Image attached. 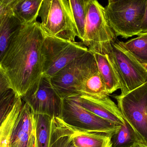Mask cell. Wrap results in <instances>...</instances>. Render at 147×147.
Returning <instances> with one entry per match:
<instances>
[{
	"label": "cell",
	"mask_w": 147,
	"mask_h": 147,
	"mask_svg": "<svg viewBox=\"0 0 147 147\" xmlns=\"http://www.w3.org/2000/svg\"><path fill=\"white\" fill-rule=\"evenodd\" d=\"M77 90L79 94L95 98L104 99L109 95L92 52L79 76Z\"/></svg>",
	"instance_id": "obj_11"
},
{
	"label": "cell",
	"mask_w": 147,
	"mask_h": 147,
	"mask_svg": "<svg viewBox=\"0 0 147 147\" xmlns=\"http://www.w3.org/2000/svg\"><path fill=\"white\" fill-rule=\"evenodd\" d=\"M141 30H142V33H147V0L145 13H144L142 26H141Z\"/></svg>",
	"instance_id": "obj_26"
},
{
	"label": "cell",
	"mask_w": 147,
	"mask_h": 147,
	"mask_svg": "<svg viewBox=\"0 0 147 147\" xmlns=\"http://www.w3.org/2000/svg\"><path fill=\"white\" fill-rule=\"evenodd\" d=\"M52 119L48 115L34 114L36 142L37 147H49Z\"/></svg>",
	"instance_id": "obj_19"
},
{
	"label": "cell",
	"mask_w": 147,
	"mask_h": 147,
	"mask_svg": "<svg viewBox=\"0 0 147 147\" xmlns=\"http://www.w3.org/2000/svg\"><path fill=\"white\" fill-rule=\"evenodd\" d=\"M35 142L34 114L24 101L11 134L9 147H34Z\"/></svg>",
	"instance_id": "obj_12"
},
{
	"label": "cell",
	"mask_w": 147,
	"mask_h": 147,
	"mask_svg": "<svg viewBox=\"0 0 147 147\" xmlns=\"http://www.w3.org/2000/svg\"><path fill=\"white\" fill-rule=\"evenodd\" d=\"M131 147H139V145H138V143H136L133 144V145Z\"/></svg>",
	"instance_id": "obj_28"
},
{
	"label": "cell",
	"mask_w": 147,
	"mask_h": 147,
	"mask_svg": "<svg viewBox=\"0 0 147 147\" xmlns=\"http://www.w3.org/2000/svg\"><path fill=\"white\" fill-rule=\"evenodd\" d=\"M114 98L125 121L135 132L138 143L147 145V82Z\"/></svg>",
	"instance_id": "obj_6"
},
{
	"label": "cell",
	"mask_w": 147,
	"mask_h": 147,
	"mask_svg": "<svg viewBox=\"0 0 147 147\" xmlns=\"http://www.w3.org/2000/svg\"><path fill=\"white\" fill-rule=\"evenodd\" d=\"M93 54L109 95L118 89H121L120 77L109 55Z\"/></svg>",
	"instance_id": "obj_14"
},
{
	"label": "cell",
	"mask_w": 147,
	"mask_h": 147,
	"mask_svg": "<svg viewBox=\"0 0 147 147\" xmlns=\"http://www.w3.org/2000/svg\"><path fill=\"white\" fill-rule=\"evenodd\" d=\"M43 0H18L14 7V16L22 25L37 22Z\"/></svg>",
	"instance_id": "obj_17"
},
{
	"label": "cell",
	"mask_w": 147,
	"mask_h": 147,
	"mask_svg": "<svg viewBox=\"0 0 147 147\" xmlns=\"http://www.w3.org/2000/svg\"><path fill=\"white\" fill-rule=\"evenodd\" d=\"M0 121H3L11 111L17 99L20 97L13 89L0 93Z\"/></svg>",
	"instance_id": "obj_24"
},
{
	"label": "cell",
	"mask_w": 147,
	"mask_h": 147,
	"mask_svg": "<svg viewBox=\"0 0 147 147\" xmlns=\"http://www.w3.org/2000/svg\"><path fill=\"white\" fill-rule=\"evenodd\" d=\"M139 147H147V144H144L138 143Z\"/></svg>",
	"instance_id": "obj_27"
},
{
	"label": "cell",
	"mask_w": 147,
	"mask_h": 147,
	"mask_svg": "<svg viewBox=\"0 0 147 147\" xmlns=\"http://www.w3.org/2000/svg\"><path fill=\"white\" fill-rule=\"evenodd\" d=\"M39 17L46 34L75 42L78 33L69 0H43Z\"/></svg>",
	"instance_id": "obj_4"
},
{
	"label": "cell",
	"mask_w": 147,
	"mask_h": 147,
	"mask_svg": "<svg viewBox=\"0 0 147 147\" xmlns=\"http://www.w3.org/2000/svg\"><path fill=\"white\" fill-rule=\"evenodd\" d=\"M121 80V95H125L147 82V67L125 48L123 42L112 44L109 54Z\"/></svg>",
	"instance_id": "obj_7"
},
{
	"label": "cell",
	"mask_w": 147,
	"mask_h": 147,
	"mask_svg": "<svg viewBox=\"0 0 147 147\" xmlns=\"http://www.w3.org/2000/svg\"><path fill=\"white\" fill-rule=\"evenodd\" d=\"M42 51L43 77L51 78L88 50L82 42L63 40L45 33Z\"/></svg>",
	"instance_id": "obj_5"
},
{
	"label": "cell",
	"mask_w": 147,
	"mask_h": 147,
	"mask_svg": "<svg viewBox=\"0 0 147 147\" xmlns=\"http://www.w3.org/2000/svg\"><path fill=\"white\" fill-rule=\"evenodd\" d=\"M34 147H37V146L36 143V142H35V146H34Z\"/></svg>",
	"instance_id": "obj_29"
},
{
	"label": "cell",
	"mask_w": 147,
	"mask_h": 147,
	"mask_svg": "<svg viewBox=\"0 0 147 147\" xmlns=\"http://www.w3.org/2000/svg\"><path fill=\"white\" fill-rule=\"evenodd\" d=\"M60 118L66 124L76 129L103 133L112 136L121 126L87 111L72 97L63 100Z\"/></svg>",
	"instance_id": "obj_8"
},
{
	"label": "cell",
	"mask_w": 147,
	"mask_h": 147,
	"mask_svg": "<svg viewBox=\"0 0 147 147\" xmlns=\"http://www.w3.org/2000/svg\"><path fill=\"white\" fill-rule=\"evenodd\" d=\"M78 33V38L82 42L86 20V0H69Z\"/></svg>",
	"instance_id": "obj_22"
},
{
	"label": "cell",
	"mask_w": 147,
	"mask_h": 147,
	"mask_svg": "<svg viewBox=\"0 0 147 147\" xmlns=\"http://www.w3.org/2000/svg\"><path fill=\"white\" fill-rule=\"evenodd\" d=\"M45 36L40 22L22 25L0 57V73L20 98L36 89L43 78L42 49Z\"/></svg>",
	"instance_id": "obj_1"
},
{
	"label": "cell",
	"mask_w": 147,
	"mask_h": 147,
	"mask_svg": "<svg viewBox=\"0 0 147 147\" xmlns=\"http://www.w3.org/2000/svg\"><path fill=\"white\" fill-rule=\"evenodd\" d=\"M147 0H109L107 18L117 37L128 38L142 33Z\"/></svg>",
	"instance_id": "obj_2"
},
{
	"label": "cell",
	"mask_w": 147,
	"mask_h": 147,
	"mask_svg": "<svg viewBox=\"0 0 147 147\" xmlns=\"http://www.w3.org/2000/svg\"><path fill=\"white\" fill-rule=\"evenodd\" d=\"M73 129L72 138L76 147H112V136Z\"/></svg>",
	"instance_id": "obj_16"
},
{
	"label": "cell",
	"mask_w": 147,
	"mask_h": 147,
	"mask_svg": "<svg viewBox=\"0 0 147 147\" xmlns=\"http://www.w3.org/2000/svg\"><path fill=\"white\" fill-rule=\"evenodd\" d=\"M111 142L112 147H131L139 143L134 131L126 122L112 136Z\"/></svg>",
	"instance_id": "obj_23"
},
{
	"label": "cell",
	"mask_w": 147,
	"mask_h": 147,
	"mask_svg": "<svg viewBox=\"0 0 147 147\" xmlns=\"http://www.w3.org/2000/svg\"><path fill=\"white\" fill-rule=\"evenodd\" d=\"M137 36L125 42H123V45L139 62L147 67V32Z\"/></svg>",
	"instance_id": "obj_21"
},
{
	"label": "cell",
	"mask_w": 147,
	"mask_h": 147,
	"mask_svg": "<svg viewBox=\"0 0 147 147\" xmlns=\"http://www.w3.org/2000/svg\"><path fill=\"white\" fill-rule=\"evenodd\" d=\"M92 53L88 50L50 78L52 86L63 100L79 94L78 79Z\"/></svg>",
	"instance_id": "obj_10"
},
{
	"label": "cell",
	"mask_w": 147,
	"mask_h": 147,
	"mask_svg": "<svg viewBox=\"0 0 147 147\" xmlns=\"http://www.w3.org/2000/svg\"><path fill=\"white\" fill-rule=\"evenodd\" d=\"M86 20L82 42L93 53L109 55L117 37L107 18L105 7L96 0H86Z\"/></svg>",
	"instance_id": "obj_3"
},
{
	"label": "cell",
	"mask_w": 147,
	"mask_h": 147,
	"mask_svg": "<svg viewBox=\"0 0 147 147\" xmlns=\"http://www.w3.org/2000/svg\"><path fill=\"white\" fill-rule=\"evenodd\" d=\"M21 25L20 21L14 16L0 19V57L3 55L13 36Z\"/></svg>",
	"instance_id": "obj_20"
},
{
	"label": "cell",
	"mask_w": 147,
	"mask_h": 147,
	"mask_svg": "<svg viewBox=\"0 0 147 147\" xmlns=\"http://www.w3.org/2000/svg\"><path fill=\"white\" fill-rule=\"evenodd\" d=\"M72 97L83 108L101 118L118 125L125 123L117 105L109 96L104 99L95 98L82 94Z\"/></svg>",
	"instance_id": "obj_13"
},
{
	"label": "cell",
	"mask_w": 147,
	"mask_h": 147,
	"mask_svg": "<svg viewBox=\"0 0 147 147\" xmlns=\"http://www.w3.org/2000/svg\"><path fill=\"white\" fill-rule=\"evenodd\" d=\"M24 101L19 97L13 107L6 117L1 122L0 147H9L12 131L19 115Z\"/></svg>",
	"instance_id": "obj_18"
},
{
	"label": "cell",
	"mask_w": 147,
	"mask_h": 147,
	"mask_svg": "<svg viewBox=\"0 0 147 147\" xmlns=\"http://www.w3.org/2000/svg\"><path fill=\"white\" fill-rule=\"evenodd\" d=\"M74 129L60 118L53 117L49 147H76L72 138Z\"/></svg>",
	"instance_id": "obj_15"
},
{
	"label": "cell",
	"mask_w": 147,
	"mask_h": 147,
	"mask_svg": "<svg viewBox=\"0 0 147 147\" xmlns=\"http://www.w3.org/2000/svg\"><path fill=\"white\" fill-rule=\"evenodd\" d=\"M22 99L34 114L61 118L63 100L55 90L50 78L43 77L38 86Z\"/></svg>",
	"instance_id": "obj_9"
},
{
	"label": "cell",
	"mask_w": 147,
	"mask_h": 147,
	"mask_svg": "<svg viewBox=\"0 0 147 147\" xmlns=\"http://www.w3.org/2000/svg\"><path fill=\"white\" fill-rule=\"evenodd\" d=\"M17 1L18 0H0V19L14 16V7Z\"/></svg>",
	"instance_id": "obj_25"
}]
</instances>
